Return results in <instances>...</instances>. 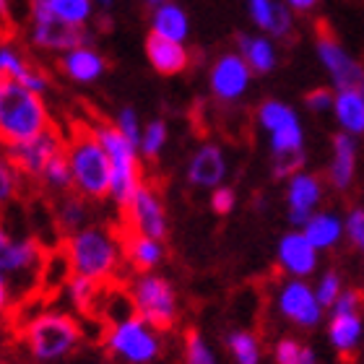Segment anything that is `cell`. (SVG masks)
Masks as SVG:
<instances>
[{"label":"cell","mask_w":364,"mask_h":364,"mask_svg":"<svg viewBox=\"0 0 364 364\" xmlns=\"http://www.w3.org/2000/svg\"><path fill=\"white\" fill-rule=\"evenodd\" d=\"M63 250L70 260L73 276L107 287L120 273L122 260H125V240H120L109 227L89 224L76 235L65 237Z\"/></svg>","instance_id":"6da1fadb"},{"label":"cell","mask_w":364,"mask_h":364,"mask_svg":"<svg viewBox=\"0 0 364 364\" xmlns=\"http://www.w3.org/2000/svg\"><path fill=\"white\" fill-rule=\"evenodd\" d=\"M50 109L45 97H39L18 81L0 78V146L26 144L50 130Z\"/></svg>","instance_id":"7a4b0ae2"},{"label":"cell","mask_w":364,"mask_h":364,"mask_svg":"<svg viewBox=\"0 0 364 364\" xmlns=\"http://www.w3.org/2000/svg\"><path fill=\"white\" fill-rule=\"evenodd\" d=\"M258 122L271 138L273 175L279 180H289L302 172L304 130L294 109L284 102H263L258 109Z\"/></svg>","instance_id":"3957f363"},{"label":"cell","mask_w":364,"mask_h":364,"mask_svg":"<svg viewBox=\"0 0 364 364\" xmlns=\"http://www.w3.org/2000/svg\"><path fill=\"white\" fill-rule=\"evenodd\" d=\"M70 172H73V193L86 200H105L112 190V167L105 146L94 136V128H76L65 146Z\"/></svg>","instance_id":"277c9868"},{"label":"cell","mask_w":364,"mask_h":364,"mask_svg":"<svg viewBox=\"0 0 364 364\" xmlns=\"http://www.w3.org/2000/svg\"><path fill=\"white\" fill-rule=\"evenodd\" d=\"M81 326L68 312L47 310L39 312L23 326L21 338L37 364H55L70 357L81 343Z\"/></svg>","instance_id":"5b68a950"},{"label":"cell","mask_w":364,"mask_h":364,"mask_svg":"<svg viewBox=\"0 0 364 364\" xmlns=\"http://www.w3.org/2000/svg\"><path fill=\"white\" fill-rule=\"evenodd\" d=\"M94 136L99 138V144L105 146L107 156H109V167H112V190H109V198L120 208H125L138 190L144 188L141 151H138L136 144H130L128 138L114 128V122H97L94 125Z\"/></svg>","instance_id":"8992f818"},{"label":"cell","mask_w":364,"mask_h":364,"mask_svg":"<svg viewBox=\"0 0 364 364\" xmlns=\"http://www.w3.org/2000/svg\"><path fill=\"white\" fill-rule=\"evenodd\" d=\"M133 312L159 333H167L180 323V296L172 281L161 273H136L128 287Z\"/></svg>","instance_id":"52a82bcc"},{"label":"cell","mask_w":364,"mask_h":364,"mask_svg":"<svg viewBox=\"0 0 364 364\" xmlns=\"http://www.w3.org/2000/svg\"><path fill=\"white\" fill-rule=\"evenodd\" d=\"M105 346L122 364H154L161 357V333L138 315L107 328Z\"/></svg>","instance_id":"ba28073f"},{"label":"cell","mask_w":364,"mask_h":364,"mask_svg":"<svg viewBox=\"0 0 364 364\" xmlns=\"http://www.w3.org/2000/svg\"><path fill=\"white\" fill-rule=\"evenodd\" d=\"M29 42L45 53H68L73 47L89 45L91 31L68 26L65 21L55 18L45 8L42 0H31V14H29Z\"/></svg>","instance_id":"9c48e42d"},{"label":"cell","mask_w":364,"mask_h":364,"mask_svg":"<svg viewBox=\"0 0 364 364\" xmlns=\"http://www.w3.org/2000/svg\"><path fill=\"white\" fill-rule=\"evenodd\" d=\"M273 304L281 318L289 320L291 326L299 328H318L320 320L326 318V307L320 304L315 287L310 281L302 279H287L281 281L276 294H273Z\"/></svg>","instance_id":"30bf717a"},{"label":"cell","mask_w":364,"mask_h":364,"mask_svg":"<svg viewBox=\"0 0 364 364\" xmlns=\"http://www.w3.org/2000/svg\"><path fill=\"white\" fill-rule=\"evenodd\" d=\"M125 224H128V235H141V237H151V240H161L169 232V219H167V208H164V200H161L159 190L146 185L138 190L133 200H130L125 208Z\"/></svg>","instance_id":"8fae6325"},{"label":"cell","mask_w":364,"mask_h":364,"mask_svg":"<svg viewBox=\"0 0 364 364\" xmlns=\"http://www.w3.org/2000/svg\"><path fill=\"white\" fill-rule=\"evenodd\" d=\"M65 146H68V141L55 128H50L42 136L26 141V144L6 149V154L8 159L14 161V167L21 172V177H29V180L39 182L42 175H45V169L50 167V161L58 159L60 154H65Z\"/></svg>","instance_id":"7c38bea8"},{"label":"cell","mask_w":364,"mask_h":364,"mask_svg":"<svg viewBox=\"0 0 364 364\" xmlns=\"http://www.w3.org/2000/svg\"><path fill=\"white\" fill-rule=\"evenodd\" d=\"M276 263L289 279L307 281L318 273L320 250L304 237L302 229H291L287 235H281L279 245H276Z\"/></svg>","instance_id":"4fadbf2b"},{"label":"cell","mask_w":364,"mask_h":364,"mask_svg":"<svg viewBox=\"0 0 364 364\" xmlns=\"http://www.w3.org/2000/svg\"><path fill=\"white\" fill-rule=\"evenodd\" d=\"M318 58L326 65L328 76L338 91H359L364 94V65H359L331 34L318 39Z\"/></svg>","instance_id":"5bb4252c"},{"label":"cell","mask_w":364,"mask_h":364,"mask_svg":"<svg viewBox=\"0 0 364 364\" xmlns=\"http://www.w3.org/2000/svg\"><path fill=\"white\" fill-rule=\"evenodd\" d=\"M45 252L34 237H14L0 221V273L3 276H23L42 271Z\"/></svg>","instance_id":"9a60e30c"},{"label":"cell","mask_w":364,"mask_h":364,"mask_svg":"<svg viewBox=\"0 0 364 364\" xmlns=\"http://www.w3.org/2000/svg\"><path fill=\"white\" fill-rule=\"evenodd\" d=\"M250 78H252V70L245 63L242 55L227 53L213 63L208 84H211V91L216 99H221V102H237L247 91Z\"/></svg>","instance_id":"2e32d148"},{"label":"cell","mask_w":364,"mask_h":364,"mask_svg":"<svg viewBox=\"0 0 364 364\" xmlns=\"http://www.w3.org/2000/svg\"><path fill=\"white\" fill-rule=\"evenodd\" d=\"M320 200H323V182L318 175L302 169L287 180V208L294 229H302L312 213H318Z\"/></svg>","instance_id":"e0dca14e"},{"label":"cell","mask_w":364,"mask_h":364,"mask_svg":"<svg viewBox=\"0 0 364 364\" xmlns=\"http://www.w3.org/2000/svg\"><path fill=\"white\" fill-rule=\"evenodd\" d=\"M227 154L224 149L216 144H203L198 146L196 154L190 156L188 161V182L193 188H200V190H216L224 185L227 180Z\"/></svg>","instance_id":"ac0fdd59"},{"label":"cell","mask_w":364,"mask_h":364,"mask_svg":"<svg viewBox=\"0 0 364 364\" xmlns=\"http://www.w3.org/2000/svg\"><path fill=\"white\" fill-rule=\"evenodd\" d=\"M60 70L63 76L70 78L73 84L89 86V84H97L99 78L105 76L107 60L91 45H81L60 55Z\"/></svg>","instance_id":"d6986e66"},{"label":"cell","mask_w":364,"mask_h":364,"mask_svg":"<svg viewBox=\"0 0 364 364\" xmlns=\"http://www.w3.org/2000/svg\"><path fill=\"white\" fill-rule=\"evenodd\" d=\"M357 138L349 133H336L333 136V154L328 164V182L331 188L343 193L354 185L357 177Z\"/></svg>","instance_id":"ffe728a7"},{"label":"cell","mask_w":364,"mask_h":364,"mask_svg":"<svg viewBox=\"0 0 364 364\" xmlns=\"http://www.w3.org/2000/svg\"><path fill=\"white\" fill-rule=\"evenodd\" d=\"M146 58L151 63V68L161 76H177L190 63L185 45L172 42V39H161L156 34H149V39H146Z\"/></svg>","instance_id":"44dd1931"},{"label":"cell","mask_w":364,"mask_h":364,"mask_svg":"<svg viewBox=\"0 0 364 364\" xmlns=\"http://www.w3.org/2000/svg\"><path fill=\"white\" fill-rule=\"evenodd\" d=\"M302 232L320 252L333 250V247H338V245H341V240H346V227H343V219L333 211L312 213L310 221L302 227Z\"/></svg>","instance_id":"7402d4cb"},{"label":"cell","mask_w":364,"mask_h":364,"mask_svg":"<svg viewBox=\"0 0 364 364\" xmlns=\"http://www.w3.org/2000/svg\"><path fill=\"white\" fill-rule=\"evenodd\" d=\"M164 255H167V250H164L161 240H151V237L141 235L125 237V263L136 273H156Z\"/></svg>","instance_id":"603a6c76"},{"label":"cell","mask_w":364,"mask_h":364,"mask_svg":"<svg viewBox=\"0 0 364 364\" xmlns=\"http://www.w3.org/2000/svg\"><path fill=\"white\" fill-rule=\"evenodd\" d=\"M250 18L258 23V29L268 31L273 37H287L291 31V14L287 3L279 0H247Z\"/></svg>","instance_id":"cb8c5ba5"},{"label":"cell","mask_w":364,"mask_h":364,"mask_svg":"<svg viewBox=\"0 0 364 364\" xmlns=\"http://www.w3.org/2000/svg\"><path fill=\"white\" fill-rule=\"evenodd\" d=\"M151 34L185 45V39H188V34H190L188 14H185L177 3H172V0L161 3L159 8L151 11Z\"/></svg>","instance_id":"d4e9b609"},{"label":"cell","mask_w":364,"mask_h":364,"mask_svg":"<svg viewBox=\"0 0 364 364\" xmlns=\"http://www.w3.org/2000/svg\"><path fill=\"white\" fill-rule=\"evenodd\" d=\"M364 336V318L362 315H346V318L328 320V343L333 346L341 357L357 354Z\"/></svg>","instance_id":"484cf974"},{"label":"cell","mask_w":364,"mask_h":364,"mask_svg":"<svg viewBox=\"0 0 364 364\" xmlns=\"http://www.w3.org/2000/svg\"><path fill=\"white\" fill-rule=\"evenodd\" d=\"M336 120L341 125V133L364 136V94L359 91H336L333 105Z\"/></svg>","instance_id":"4316f807"},{"label":"cell","mask_w":364,"mask_h":364,"mask_svg":"<svg viewBox=\"0 0 364 364\" xmlns=\"http://www.w3.org/2000/svg\"><path fill=\"white\" fill-rule=\"evenodd\" d=\"M89 200L76 196V193L63 196L55 205V221H58V229L65 232V237L89 227Z\"/></svg>","instance_id":"83f0119b"},{"label":"cell","mask_w":364,"mask_h":364,"mask_svg":"<svg viewBox=\"0 0 364 364\" xmlns=\"http://www.w3.org/2000/svg\"><path fill=\"white\" fill-rule=\"evenodd\" d=\"M240 55L250 65L252 73H271L276 68V50L266 37H240Z\"/></svg>","instance_id":"f1b7e54d"},{"label":"cell","mask_w":364,"mask_h":364,"mask_svg":"<svg viewBox=\"0 0 364 364\" xmlns=\"http://www.w3.org/2000/svg\"><path fill=\"white\" fill-rule=\"evenodd\" d=\"M227 351L235 364H260L263 362V346H260V338L252 331H229L227 338Z\"/></svg>","instance_id":"f546056e"},{"label":"cell","mask_w":364,"mask_h":364,"mask_svg":"<svg viewBox=\"0 0 364 364\" xmlns=\"http://www.w3.org/2000/svg\"><path fill=\"white\" fill-rule=\"evenodd\" d=\"M45 8L55 18L65 21L68 26H78V29H86L94 16V0H42Z\"/></svg>","instance_id":"4dcf8cb0"},{"label":"cell","mask_w":364,"mask_h":364,"mask_svg":"<svg viewBox=\"0 0 364 364\" xmlns=\"http://www.w3.org/2000/svg\"><path fill=\"white\" fill-rule=\"evenodd\" d=\"M31 70H34V65L23 58V53L18 50V47L8 45V42L0 45V78L23 84Z\"/></svg>","instance_id":"1f68e13d"},{"label":"cell","mask_w":364,"mask_h":364,"mask_svg":"<svg viewBox=\"0 0 364 364\" xmlns=\"http://www.w3.org/2000/svg\"><path fill=\"white\" fill-rule=\"evenodd\" d=\"M39 279H42V284H47V287L53 289L68 287V281L73 279V268H70V260L65 255V250L47 255L45 263H42V271H39Z\"/></svg>","instance_id":"d6a6232c"},{"label":"cell","mask_w":364,"mask_h":364,"mask_svg":"<svg viewBox=\"0 0 364 364\" xmlns=\"http://www.w3.org/2000/svg\"><path fill=\"white\" fill-rule=\"evenodd\" d=\"M42 185H45L50 193H60V196H68L70 190H73V172H70V164H68V156L60 154L58 159L50 161V167L45 169V175H42Z\"/></svg>","instance_id":"836d02e7"},{"label":"cell","mask_w":364,"mask_h":364,"mask_svg":"<svg viewBox=\"0 0 364 364\" xmlns=\"http://www.w3.org/2000/svg\"><path fill=\"white\" fill-rule=\"evenodd\" d=\"M65 291H68V299H70V304H73V310L89 315V312L94 310V304H97V296H99V291H102V287L89 279L73 276V279L68 281Z\"/></svg>","instance_id":"e575fe53"},{"label":"cell","mask_w":364,"mask_h":364,"mask_svg":"<svg viewBox=\"0 0 364 364\" xmlns=\"http://www.w3.org/2000/svg\"><path fill=\"white\" fill-rule=\"evenodd\" d=\"M169 128L164 120H151L144 125V136H141V144H138V151L144 154L146 159H156L164 146H167Z\"/></svg>","instance_id":"d590c367"},{"label":"cell","mask_w":364,"mask_h":364,"mask_svg":"<svg viewBox=\"0 0 364 364\" xmlns=\"http://www.w3.org/2000/svg\"><path fill=\"white\" fill-rule=\"evenodd\" d=\"M182 362L185 364H219L216 354H213L211 343L205 341L203 333L190 331L185 336V349H182Z\"/></svg>","instance_id":"8d00e7d4"},{"label":"cell","mask_w":364,"mask_h":364,"mask_svg":"<svg viewBox=\"0 0 364 364\" xmlns=\"http://www.w3.org/2000/svg\"><path fill=\"white\" fill-rule=\"evenodd\" d=\"M18 188H21V172L14 167L8 154H0V208L18 196Z\"/></svg>","instance_id":"74e56055"},{"label":"cell","mask_w":364,"mask_h":364,"mask_svg":"<svg viewBox=\"0 0 364 364\" xmlns=\"http://www.w3.org/2000/svg\"><path fill=\"white\" fill-rule=\"evenodd\" d=\"M343 291H346V289H343L341 273H338V271L320 273L318 284H315V294H318L320 304H323L326 310H331V307H333V302L343 294Z\"/></svg>","instance_id":"f35d334b"},{"label":"cell","mask_w":364,"mask_h":364,"mask_svg":"<svg viewBox=\"0 0 364 364\" xmlns=\"http://www.w3.org/2000/svg\"><path fill=\"white\" fill-rule=\"evenodd\" d=\"M114 128L120 130L122 136L128 138L130 144H141V136H144V128H141V117L133 107H122L120 112L114 114Z\"/></svg>","instance_id":"ab89813d"},{"label":"cell","mask_w":364,"mask_h":364,"mask_svg":"<svg viewBox=\"0 0 364 364\" xmlns=\"http://www.w3.org/2000/svg\"><path fill=\"white\" fill-rule=\"evenodd\" d=\"M343 227H346V240L357 252L364 255V208H351L343 219Z\"/></svg>","instance_id":"60d3db41"},{"label":"cell","mask_w":364,"mask_h":364,"mask_svg":"<svg viewBox=\"0 0 364 364\" xmlns=\"http://www.w3.org/2000/svg\"><path fill=\"white\" fill-rule=\"evenodd\" d=\"M304 354V346L296 338H281L273 346V362L276 364H299Z\"/></svg>","instance_id":"b9f144b4"},{"label":"cell","mask_w":364,"mask_h":364,"mask_svg":"<svg viewBox=\"0 0 364 364\" xmlns=\"http://www.w3.org/2000/svg\"><path fill=\"white\" fill-rule=\"evenodd\" d=\"M211 211L219 213V216H227V213L235 211L237 205V193L232 188H227V185H221V188L211 190Z\"/></svg>","instance_id":"7bdbcfd3"},{"label":"cell","mask_w":364,"mask_h":364,"mask_svg":"<svg viewBox=\"0 0 364 364\" xmlns=\"http://www.w3.org/2000/svg\"><path fill=\"white\" fill-rule=\"evenodd\" d=\"M359 304H362V299H359V294L354 291V289H346L338 299L333 302V307L328 310V315L331 318H346V315H359Z\"/></svg>","instance_id":"ee69618b"},{"label":"cell","mask_w":364,"mask_h":364,"mask_svg":"<svg viewBox=\"0 0 364 364\" xmlns=\"http://www.w3.org/2000/svg\"><path fill=\"white\" fill-rule=\"evenodd\" d=\"M304 105L310 107L312 112H328L333 109L336 105V94L331 89H312L307 97H304Z\"/></svg>","instance_id":"f6af8a7d"},{"label":"cell","mask_w":364,"mask_h":364,"mask_svg":"<svg viewBox=\"0 0 364 364\" xmlns=\"http://www.w3.org/2000/svg\"><path fill=\"white\" fill-rule=\"evenodd\" d=\"M8 304H11V287H8V279L0 273V315L8 310Z\"/></svg>","instance_id":"bcb514c9"},{"label":"cell","mask_w":364,"mask_h":364,"mask_svg":"<svg viewBox=\"0 0 364 364\" xmlns=\"http://www.w3.org/2000/svg\"><path fill=\"white\" fill-rule=\"evenodd\" d=\"M287 6L294 8V11H312L318 6V0H287Z\"/></svg>","instance_id":"7dc6e473"},{"label":"cell","mask_w":364,"mask_h":364,"mask_svg":"<svg viewBox=\"0 0 364 364\" xmlns=\"http://www.w3.org/2000/svg\"><path fill=\"white\" fill-rule=\"evenodd\" d=\"M299 364H318V357H315V351H312L310 346H304V354H302V359H299Z\"/></svg>","instance_id":"c3c4849f"},{"label":"cell","mask_w":364,"mask_h":364,"mask_svg":"<svg viewBox=\"0 0 364 364\" xmlns=\"http://www.w3.org/2000/svg\"><path fill=\"white\" fill-rule=\"evenodd\" d=\"M11 16V0H0V18Z\"/></svg>","instance_id":"681fc988"},{"label":"cell","mask_w":364,"mask_h":364,"mask_svg":"<svg viewBox=\"0 0 364 364\" xmlns=\"http://www.w3.org/2000/svg\"><path fill=\"white\" fill-rule=\"evenodd\" d=\"M94 6L105 8V11H109V8L114 6V0H94Z\"/></svg>","instance_id":"f907efd6"},{"label":"cell","mask_w":364,"mask_h":364,"mask_svg":"<svg viewBox=\"0 0 364 364\" xmlns=\"http://www.w3.org/2000/svg\"><path fill=\"white\" fill-rule=\"evenodd\" d=\"M0 364H6V362H3V357H0Z\"/></svg>","instance_id":"816d5d0a"}]
</instances>
